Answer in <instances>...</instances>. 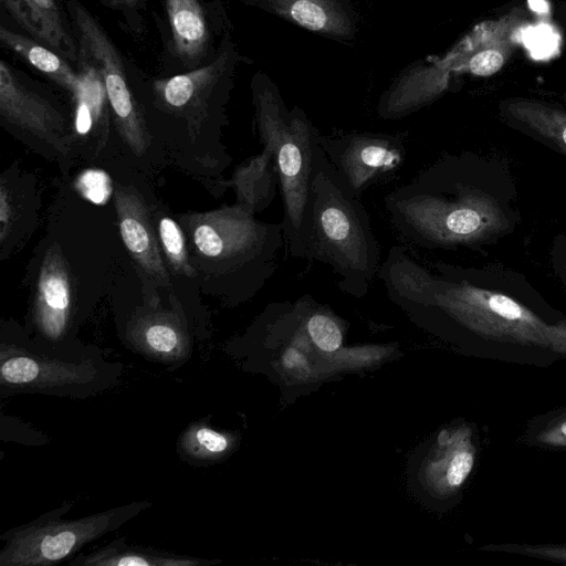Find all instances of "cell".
<instances>
[{"mask_svg": "<svg viewBox=\"0 0 566 566\" xmlns=\"http://www.w3.org/2000/svg\"><path fill=\"white\" fill-rule=\"evenodd\" d=\"M158 232L163 249L171 265L190 275L191 268L187 260L185 238L177 222L169 217L160 218Z\"/></svg>", "mask_w": 566, "mask_h": 566, "instance_id": "cb8c5ba5", "label": "cell"}, {"mask_svg": "<svg viewBox=\"0 0 566 566\" xmlns=\"http://www.w3.org/2000/svg\"><path fill=\"white\" fill-rule=\"evenodd\" d=\"M558 15L560 17V20L563 21V24L566 30V2H562L557 9Z\"/></svg>", "mask_w": 566, "mask_h": 566, "instance_id": "f546056e", "label": "cell"}, {"mask_svg": "<svg viewBox=\"0 0 566 566\" xmlns=\"http://www.w3.org/2000/svg\"><path fill=\"white\" fill-rule=\"evenodd\" d=\"M305 329L313 343L323 352L337 350L343 340L340 324L323 306L304 295L301 298Z\"/></svg>", "mask_w": 566, "mask_h": 566, "instance_id": "7402d4cb", "label": "cell"}, {"mask_svg": "<svg viewBox=\"0 0 566 566\" xmlns=\"http://www.w3.org/2000/svg\"><path fill=\"white\" fill-rule=\"evenodd\" d=\"M0 112L11 124L41 138L53 139L63 129L61 114L25 86L3 60L0 61Z\"/></svg>", "mask_w": 566, "mask_h": 566, "instance_id": "8fae6325", "label": "cell"}, {"mask_svg": "<svg viewBox=\"0 0 566 566\" xmlns=\"http://www.w3.org/2000/svg\"><path fill=\"white\" fill-rule=\"evenodd\" d=\"M548 349L566 356V321L547 325Z\"/></svg>", "mask_w": 566, "mask_h": 566, "instance_id": "83f0119b", "label": "cell"}, {"mask_svg": "<svg viewBox=\"0 0 566 566\" xmlns=\"http://www.w3.org/2000/svg\"><path fill=\"white\" fill-rule=\"evenodd\" d=\"M167 13L177 56L188 66L206 53L209 33L198 0H166Z\"/></svg>", "mask_w": 566, "mask_h": 566, "instance_id": "e0dca14e", "label": "cell"}, {"mask_svg": "<svg viewBox=\"0 0 566 566\" xmlns=\"http://www.w3.org/2000/svg\"><path fill=\"white\" fill-rule=\"evenodd\" d=\"M500 115L513 126L539 138L566 155V111L544 101L527 97L504 98Z\"/></svg>", "mask_w": 566, "mask_h": 566, "instance_id": "5bb4252c", "label": "cell"}, {"mask_svg": "<svg viewBox=\"0 0 566 566\" xmlns=\"http://www.w3.org/2000/svg\"><path fill=\"white\" fill-rule=\"evenodd\" d=\"M261 9L317 35L348 42L356 34L349 0H251Z\"/></svg>", "mask_w": 566, "mask_h": 566, "instance_id": "9c48e42d", "label": "cell"}, {"mask_svg": "<svg viewBox=\"0 0 566 566\" xmlns=\"http://www.w3.org/2000/svg\"><path fill=\"white\" fill-rule=\"evenodd\" d=\"M73 505L72 501H64L36 518L1 533L0 566L59 564L115 532L153 503L134 501L80 518H65Z\"/></svg>", "mask_w": 566, "mask_h": 566, "instance_id": "5b68a950", "label": "cell"}, {"mask_svg": "<svg viewBox=\"0 0 566 566\" xmlns=\"http://www.w3.org/2000/svg\"><path fill=\"white\" fill-rule=\"evenodd\" d=\"M230 438L208 423V417L189 423L179 434L176 447L182 461L192 467H208L230 449Z\"/></svg>", "mask_w": 566, "mask_h": 566, "instance_id": "ffe728a7", "label": "cell"}, {"mask_svg": "<svg viewBox=\"0 0 566 566\" xmlns=\"http://www.w3.org/2000/svg\"><path fill=\"white\" fill-rule=\"evenodd\" d=\"M526 21L516 9L496 21H485L464 38L465 55L461 71L475 76H491L506 64L516 44V34Z\"/></svg>", "mask_w": 566, "mask_h": 566, "instance_id": "30bf717a", "label": "cell"}, {"mask_svg": "<svg viewBox=\"0 0 566 566\" xmlns=\"http://www.w3.org/2000/svg\"><path fill=\"white\" fill-rule=\"evenodd\" d=\"M76 187L84 198L95 205L106 203L113 190L111 178L99 169L83 171L76 180Z\"/></svg>", "mask_w": 566, "mask_h": 566, "instance_id": "d4e9b609", "label": "cell"}, {"mask_svg": "<svg viewBox=\"0 0 566 566\" xmlns=\"http://www.w3.org/2000/svg\"><path fill=\"white\" fill-rule=\"evenodd\" d=\"M216 563L219 560L130 545L123 538H115L67 560L72 566H209Z\"/></svg>", "mask_w": 566, "mask_h": 566, "instance_id": "9a60e30c", "label": "cell"}, {"mask_svg": "<svg viewBox=\"0 0 566 566\" xmlns=\"http://www.w3.org/2000/svg\"><path fill=\"white\" fill-rule=\"evenodd\" d=\"M293 258L328 265L338 277L337 287L355 297L367 294L381 265L367 210L339 178L321 145Z\"/></svg>", "mask_w": 566, "mask_h": 566, "instance_id": "7a4b0ae2", "label": "cell"}, {"mask_svg": "<svg viewBox=\"0 0 566 566\" xmlns=\"http://www.w3.org/2000/svg\"><path fill=\"white\" fill-rule=\"evenodd\" d=\"M451 71L452 66L444 57L431 66L401 75L381 95L377 114L384 119H398L428 106L448 91Z\"/></svg>", "mask_w": 566, "mask_h": 566, "instance_id": "7c38bea8", "label": "cell"}, {"mask_svg": "<svg viewBox=\"0 0 566 566\" xmlns=\"http://www.w3.org/2000/svg\"><path fill=\"white\" fill-rule=\"evenodd\" d=\"M256 127L263 146L272 149L283 199L285 254L293 256L306 213L321 133L304 109H289L279 87L265 73L251 81Z\"/></svg>", "mask_w": 566, "mask_h": 566, "instance_id": "277c9868", "label": "cell"}, {"mask_svg": "<svg viewBox=\"0 0 566 566\" xmlns=\"http://www.w3.org/2000/svg\"><path fill=\"white\" fill-rule=\"evenodd\" d=\"M319 145L343 182L356 196L403 164L406 148L398 135L350 133L319 137Z\"/></svg>", "mask_w": 566, "mask_h": 566, "instance_id": "8992f818", "label": "cell"}, {"mask_svg": "<svg viewBox=\"0 0 566 566\" xmlns=\"http://www.w3.org/2000/svg\"><path fill=\"white\" fill-rule=\"evenodd\" d=\"M489 549L566 563V545H496Z\"/></svg>", "mask_w": 566, "mask_h": 566, "instance_id": "484cf974", "label": "cell"}, {"mask_svg": "<svg viewBox=\"0 0 566 566\" xmlns=\"http://www.w3.org/2000/svg\"><path fill=\"white\" fill-rule=\"evenodd\" d=\"M116 205L120 234L126 248L150 275L165 279V269L151 229L139 202L135 197L117 190Z\"/></svg>", "mask_w": 566, "mask_h": 566, "instance_id": "2e32d148", "label": "cell"}, {"mask_svg": "<svg viewBox=\"0 0 566 566\" xmlns=\"http://www.w3.org/2000/svg\"><path fill=\"white\" fill-rule=\"evenodd\" d=\"M124 365L105 357L96 346L49 349L27 332L2 327L0 336V397L36 394L87 399L113 388Z\"/></svg>", "mask_w": 566, "mask_h": 566, "instance_id": "3957f363", "label": "cell"}, {"mask_svg": "<svg viewBox=\"0 0 566 566\" xmlns=\"http://www.w3.org/2000/svg\"><path fill=\"white\" fill-rule=\"evenodd\" d=\"M535 441L551 448L566 447V415L551 421L537 432Z\"/></svg>", "mask_w": 566, "mask_h": 566, "instance_id": "4316f807", "label": "cell"}, {"mask_svg": "<svg viewBox=\"0 0 566 566\" xmlns=\"http://www.w3.org/2000/svg\"><path fill=\"white\" fill-rule=\"evenodd\" d=\"M235 55L232 45L229 44L210 64L157 81L155 92L170 108L184 109L195 106L207 94H210L222 80L229 77Z\"/></svg>", "mask_w": 566, "mask_h": 566, "instance_id": "4fadbf2b", "label": "cell"}, {"mask_svg": "<svg viewBox=\"0 0 566 566\" xmlns=\"http://www.w3.org/2000/svg\"><path fill=\"white\" fill-rule=\"evenodd\" d=\"M234 185L240 205L247 206L253 212L266 209L275 198L280 185L272 149L263 146L259 155L237 171Z\"/></svg>", "mask_w": 566, "mask_h": 566, "instance_id": "ac0fdd59", "label": "cell"}, {"mask_svg": "<svg viewBox=\"0 0 566 566\" xmlns=\"http://www.w3.org/2000/svg\"><path fill=\"white\" fill-rule=\"evenodd\" d=\"M475 461V449L471 444L469 433H462L448 457L444 480L449 488L455 489L463 484L471 473Z\"/></svg>", "mask_w": 566, "mask_h": 566, "instance_id": "603a6c76", "label": "cell"}, {"mask_svg": "<svg viewBox=\"0 0 566 566\" xmlns=\"http://www.w3.org/2000/svg\"><path fill=\"white\" fill-rule=\"evenodd\" d=\"M28 10V15L35 29V38L56 53L76 61L75 45L65 30L61 13L54 0H18Z\"/></svg>", "mask_w": 566, "mask_h": 566, "instance_id": "44dd1931", "label": "cell"}, {"mask_svg": "<svg viewBox=\"0 0 566 566\" xmlns=\"http://www.w3.org/2000/svg\"><path fill=\"white\" fill-rule=\"evenodd\" d=\"M113 7H132L137 0H105Z\"/></svg>", "mask_w": 566, "mask_h": 566, "instance_id": "f1b7e54d", "label": "cell"}, {"mask_svg": "<svg viewBox=\"0 0 566 566\" xmlns=\"http://www.w3.org/2000/svg\"><path fill=\"white\" fill-rule=\"evenodd\" d=\"M83 49L102 74L108 104L125 139L136 151L144 146L138 113L120 56L95 18L78 0H67Z\"/></svg>", "mask_w": 566, "mask_h": 566, "instance_id": "52a82bcc", "label": "cell"}, {"mask_svg": "<svg viewBox=\"0 0 566 566\" xmlns=\"http://www.w3.org/2000/svg\"><path fill=\"white\" fill-rule=\"evenodd\" d=\"M69 276L55 258L43 266L29 336L49 349H69L82 345L75 338Z\"/></svg>", "mask_w": 566, "mask_h": 566, "instance_id": "ba28073f", "label": "cell"}, {"mask_svg": "<svg viewBox=\"0 0 566 566\" xmlns=\"http://www.w3.org/2000/svg\"><path fill=\"white\" fill-rule=\"evenodd\" d=\"M0 40L29 64L72 93L73 96L77 93L81 84L78 72H75L56 52L6 27L0 28Z\"/></svg>", "mask_w": 566, "mask_h": 566, "instance_id": "d6986e66", "label": "cell"}, {"mask_svg": "<svg viewBox=\"0 0 566 566\" xmlns=\"http://www.w3.org/2000/svg\"><path fill=\"white\" fill-rule=\"evenodd\" d=\"M473 160L447 155L384 199L388 219L408 243L423 249L478 248L504 234L511 220L476 184Z\"/></svg>", "mask_w": 566, "mask_h": 566, "instance_id": "6da1fadb", "label": "cell"}]
</instances>
